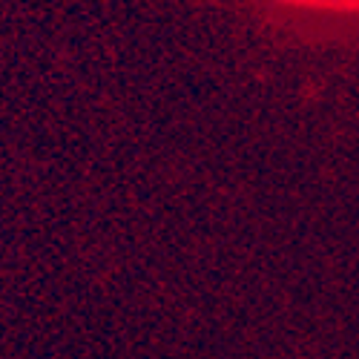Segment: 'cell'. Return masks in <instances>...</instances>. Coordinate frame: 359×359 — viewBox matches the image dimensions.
I'll return each mask as SVG.
<instances>
[{"mask_svg": "<svg viewBox=\"0 0 359 359\" xmlns=\"http://www.w3.org/2000/svg\"><path fill=\"white\" fill-rule=\"evenodd\" d=\"M290 6H305V9H322V12H345L359 15V0H282Z\"/></svg>", "mask_w": 359, "mask_h": 359, "instance_id": "cell-1", "label": "cell"}]
</instances>
